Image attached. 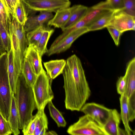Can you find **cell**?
Wrapping results in <instances>:
<instances>
[{"label":"cell","instance_id":"1","mask_svg":"<svg viewBox=\"0 0 135 135\" xmlns=\"http://www.w3.org/2000/svg\"><path fill=\"white\" fill-rule=\"evenodd\" d=\"M63 76L66 109L80 111L91 95V90L86 80L80 59L75 54L66 60Z\"/></svg>","mask_w":135,"mask_h":135},{"label":"cell","instance_id":"2","mask_svg":"<svg viewBox=\"0 0 135 135\" xmlns=\"http://www.w3.org/2000/svg\"><path fill=\"white\" fill-rule=\"evenodd\" d=\"M19 117V129H23L32 118L37 109L32 87L26 81L21 73L19 75L14 94Z\"/></svg>","mask_w":135,"mask_h":135},{"label":"cell","instance_id":"3","mask_svg":"<svg viewBox=\"0 0 135 135\" xmlns=\"http://www.w3.org/2000/svg\"><path fill=\"white\" fill-rule=\"evenodd\" d=\"M12 92L8 72V54L0 55V111L8 120L11 105Z\"/></svg>","mask_w":135,"mask_h":135},{"label":"cell","instance_id":"4","mask_svg":"<svg viewBox=\"0 0 135 135\" xmlns=\"http://www.w3.org/2000/svg\"><path fill=\"white\" fill-rule=\"evenodd\" d=\"M52 80L44 69L37 76L32 88L38 110L44 109L54 98L51 88Z\"/></svg>","mask_w":135,"mask_h":135},{"label":"cell","instance_id":"5","mask_svg":"<svg viewBox=\"0 0 135 135\" xmlns=\"http://www.w3.org/2000/svg\"><path fill=\"white\" fill-rule=\"evenodd\" d=\"M67 132L72 135H107L103 127L85 114L70 125Z\"/></svg>","mask_w":135,"mask_h":135},{"label":"cell","instance_id":"6","mask_svg":"<svg viewBox=\"0 0 135 135\" xmlns=\"http://www.w3.org/2000/svg\"><path fill=\"white\" fill-rule=\"evenodd\" d=\"M26 9L32 11H47L56 12L61 9L69 7V0H21Z\"/></svg>","mask_w":135,"mask_h":135},{"label":"cell","instance_id":"7","mask_svg":"<svg viewBox=\"0 0 135 135\" xmlns=\"http://www.w3.org/2000/svg\"><path fill=\"white\" fill-rule=\"evenodd\" d=\"M111 109L94 102L85 103L80 110L103 127L109 116Z\"/></svg>","mask_w":135,"mask_h":135},{"label":"cell","instance_id":"8","mask_svg":"<svg viewBox=\"0 0 135 135\" xmlns=\"http://www.w3.org/2000/svg\"><path fill=\"white\" fill-rule=\"evenodd\" d=\"M108 26L115 28L122 33L127 31H134L135 17L122 10L114 11Z\"/></svg>","mask_w":135,"mask_h":135},{"label":"cell","instance_id":"9","mask_svg":"<svg viewBox=\"0 0 135 135\" xmlns=\"http://www.w3.org/2000/svg\"><path fill=\"white\" fill-rule=\"evenodd\" d=\"M87 27L74 31L61 40L54 46H50L46 53L48 56L64 52L71 46L73 43L80 36L88 32Z\"/></svg>","mask_w":135,"mask_h":135},{"label":"cell","instance_id":"10","mask_svg":"<svg viewBox=\"0 0 135 135\" xmlns=\"http://www.w3.org/2000/svg\"><path fill=\"white\" fill-rule=\"evenodd\" d=\"M120 114L115 109H111L109 118L103 127L107 135H127L124 129L119 127Z\"/></svg>","mask_w":135,"mask_h":135},{"label":"cell","instance_id":"11","mask_svg":"<svg viewBox=\"0 0 135 135\" xmlns=\"http://www.w3.org/2000/svg\"><path fill=\"white\" fill-rule=\"evenodd\" d=\"M53 17L52 12L42 11L37 15L28 16L27 20L24 25L26 32L33 30L44 25Z\"/></svg>","mask_w":135,"mask_h":135},{"label":"cell","instance_id":"12","mask_svg":"<svg viewBox=\"0 0 135 135\" xmlns=\"http://www.w3.org/2000/svg\"><path fill=\"white\" fill-rule=\"evenodd\" d=\"M13 30L18 40L19 46L23 56L24 55L28 46L24 26L20 23L14 16H12L11 20L8 22Z\"/></svg>","mask_w":135,"mask_h":135},{"label":"cell","instance_id":"13","mask_svg":"<svg viewBox=\"0 0 135 135\" xmlns=\"http://www.w3.org/2000/svg\"><path fill=\"white\" fill-rule=\"evenodd\" d=\"M124 77L126 83L125 93L127 98L135 93V57L127 63Z\"/></svg>","mask_w":135,"mask_h":135},{"label":"cell","instance_id":"14","mask_svg":"<svg viewBox=\"0 0 135 135\" xmlns=\"http://www.w3.org/2000/svg\"><path fill=\"white\" fill-rule=\"evenodd\" d=\"M8 27L13 53L15 66L16 72L19 75L21 73L24 57L22 54L18 40L13 30L9 25Z\"/></svg>","mask_w":135,"mask_h":135},{"label":"cell","instance_id":"15","mask_svg":"<svg viewBox=\"0 0 135 135\" xmlns=\"http://www.w3.org/2000/svg\"><path fill=\"white\" fill-rule=\"evenodd\" d=\"M24 58L28 60L37 76L44 69L41 58L37 51L32 45H29L24 55Z\"/></svg>","mask_w":135,"mask_h":135},{"label":"cell","instance_id":"16","mask_svg":"<svg viewBox=\"0 0 135 135\" xmlns=\"http://www.w3.org/2000/svg\"><path fill=\"white\" fill-rule=\"evenodd\" d=\"M73 8L74 6L57 10L55 15L47 22V25L61 28L69 20Z\"/></svg>","mask_w":135,"mask_h":135},{"label":"cell","instance_id":"17","mask_svg":"<svg viewBox=\"0 0 135 135\" xmlns=\"http://www.w3.org/2000/svg\"><path fill=\"white\" fill-rule=\"evenodd\" d=\"M66 61L64 59L52 60L44 62L47 75L53 79L62 73L66 65Z\"/></svg>","mask_w":135,"mask_h":135},{"label":"cell","instance_id":"18","mask_svg":"<svg viewBox=\"0 0 135 135\" xmlns=\"http://www.w3.org/2000/svg\"><path fill=\"white\" fill-rule=\"evenodd\" d=\"M8 121L9 123L12 134L18 135L20 133L19 128V117L14 94H12L10 113Z\"/></svg>","mask_w":135,"mask_h":135},{"label":"cell","instance_id":"19","mask_svg":"<svg viewBox=\"0 0 135 135\" xmlns=\"http://www.w3.org/2000/svg\"><path fill=\"white\" fill-rule=\"evenodd\" d=\"M88 8L83 5H74V8L67 21L61 28L62 31L72 26L80 21L86 13Z\"/></svg>","mask_w":135,"mask_h":135},{"label":"cell","instance_id":"20","mask_svg":"<svg viewBox=\"0 0 135 135\" xmlns=\"http://www.w3.org/2000/svg\"><path fill=\"white\" fill-rule=\"evenodd\" d=\"M114 11L109 10L97 18L87 27L89 32L101 30L108 26Z\"/></svg>","mask_w":135,"mask_h":135},{"label":"cell","instance_id":"21","mask_svg":"<svg viewBox=\"0 0 135 135\" xmlns=\"http://www.w3.org/2000/svg\"><path fill=\"white\" fill-rule=\"evenodd\" d=\"M8 54V72L9 80L12 93H15L18 78L19 75L17 73L15 66L13 50L7 52Z\"/></svg>","mask_w":135,"mask_h":135},{"label":"cell","instance_id":"22","mask_svg":"<svg viewBox=\"0 0 135 135\" xmlns=\"http://www.w3.org/2000/svg\"><path fill=\"white\" fill-rule=\"evenodd\" d=\"M120 105L121 119L124 125V130L127 135H132L134 133L129 124L128 110L127 104V97L126 93L120 95L119 98Z\"/></svg>","mask_w":135,"mask_h":135},{"label":"cell","instance_id":"23","mask_svg":"<svg viewBox=\"0 0 135 135\" xmlns=\"http://www.w3.org/2000/svg\"><path fill=\"white\" fill-rule=\"evenodd\" d=\"M54 32L53 29L46 27L39 41L35 45L33 46L37 51L41 58L47 52V45L48 41Z\"/></svg>","mask_w":135,"mask_h":135},{"label":"cell","instance_id":"24","mask_svg":"<svg viewBox=\"0 0 135 135\" xmlns=\"http://www.w3.org/2000/svg\"><path fill=\"white\" fill-rule=\"evenodd\" d=\"M21 73L27 83L32 87L37 77L30 63L27 59L24 58Z\"/></svg>","mask_w":135,"mask_h":135},{"label":"cell","instance_id":"25","mask_svg":"<svg viewBox=\"0 0 135 135\" xmlns=\"http://www.w3.org/2000/svg\"><path fill=\"white\" fill-rule=\"evenodd\" d=\"M48 104L50 115L56 123L58 127H65L66 122L61 113L55 106L52 100L49 101Z\"/></svg>","mask_w":135,"mask_h":135},{"label":"cell","instance_id":"26","mask_svg":"<svg viewBox=\"0 0 135 135\" xmlns=\"http://www.w3.org/2000/svg\"><path fill=\"white\" fill-rule=\"evenodd\" d=\"M46 28L44 25L27 32L26 37L28 45L34 46L35 45L39 40Z\"/></svg>","mask_w":135,"mask_h":135},{"label":"cell","instance_id":"27","mask_svg":"<svg viewBox=\"0 0 135 135\" xmlns=\"http://www.w3.org/2000/svg\"><path fill=\"white\" fill-rule=\"evenodd\" d=\"M5 0H0V22L7 29L8 22L12 18Z\"/></svg>","mask_w":135,"mask_h":135},{"label":"cell","instance_id":"28","mask_svg":"<svg viewBox=\"0 0 135 135\" xmlns=\"http://www.w3.org/2000/svg\"><path fill=\"white\" fill-rule=\"evenodd\" d=\"M13 16L20 23L24 26L27 20V15L25 6L21 0H20L17 5Z\"/></svg>","mask_w":135,"mask_h":135},{"label":"cell","instance_id":"29","mask_svg":"<svg viewBox=\"0 0 135 135\" xmlns=\"http://www.w3.org/2000/svg\"><path fill=\"white\" fill-rule=\"evenodd\" d=\"M41 110L40 114L37 120L35 128L33 135H39L44 128L48 129V122L47 117L44 112V109Z\"/></svg>","mask_w":135,"mask_h":135},{"label":"cell","instance_id":"30","mask_svg":"<svg viewBox=\"0 0 135 135\" xmlns=\"http://www.w3.org/2000/svg\"><path fill=\"white\" fill-rule=\"evenodd\" d=\"M40 110H38L37 113L34 115L26 127L22 129V132L24 135H33L37 120L40 114Z\"/></svg>","mask_w":135,"mask_h":135},{"label":"cell","instance_id":"31","mask_svg":"<svg viewBox=\"0 0 135 135\" xmlns=\"http://www.w3.org/2000/svg\"><path fill=\"white\" fill-rule=\"evenodd\" d=\"M129 122H132L135 118V93L127 98Z\"/></svg>","mask_w":135,"mask_h":135},{"label":"cell","instance_id":"32","mask_svg":"<svg viewBox=\"0 0 135 135\" xmlns=\"http://www.w3.org/2000/svg\"><path fill=\"white\" fill-rule=\"evenodd\" d=\"M12 134L8 120L0 111V135H9Z\"/></svg>","mask_w":135,"mask_h":135},{"label":"cell","instance_id":"33","mask_svg":"<svg viewBox=\"0 0 135 135\" xmlns=\"http://www.w3.org/2000/svg\"><path fill=\"white\" fill-rule=\"evenodd\" d=\"M124 8L122 10L135 17V0H123Z\"/></svg>","mask_w":135,"mask_h":135},{"label":"cell","instance_id":"34","mask_svg":"<svg viewBox=\"0 0 135 135\" xmlns=\"http://www.w3.org/2000/svg\"><path fill=\"white\" fill-rule=\"evenodd\" d=\"M105 1L109 8L112 10H122L123 9V0H106Z\"/></svg>","mask_w":135,"mask_h":135},{"label":"cell","instance_id":"35","mask_svg":"<svg viewBox=\"0 0 135 135\" xmlns=\"http://www.w3.org/2000/svg\"><path fill=\"white\" fill-rule=\"evenodd\" d=\"M114 43L117 46H118L119 44L120 36L122 33L119 30L112 27L108 26L106 27Z\"/></svg>","mask_w":135,"mask_h":135},{"label":"cell","instance_id":"36","mask_svg":"<svg viewBox=\"0 0 135 135\" xmlns=\"http://www.w3.org/2000/svg\"><path fill=\"white\" fill-rule=\"evenodd\" d=\"M116 87L117 92L120 95L125 93L126 83L124 76L119 78L116 83Z\"/></svg>","mask_w":135,"mask_h":135},{"label":"cell","instance_id":"37","mask_svg":"<svg viewBox=\"0 0 135 135\" xmlns=\"http://www.w3.org/2000/svg\"><path fill=\"white\" fill-rule=\"evenodd\" d=\"M9 11L11 15L13 16H14L15 9L14 8L12 0H5Z\"/></svg>","mask_w":135,"mask_h":135},{"label":"cell","instance_id":"38","mask_svg":"<svg viewBox=\"0 0 135 135\" xmlns=\"http://www.w3.org/2000/svg\"><path fill=\"white\" fill-rule=\"evenodd\" d=\"M57 134L55 131H50L46 132L45 135H56Z\"/></svg>","mask_w":135,"mask_h":135},{"label":"cell","instance_id":"39","mask_svg":"<svg viewBox=\"0 0 135 135\" xmlns=\"http://www.w3.org/2000/svg\"><path fill=\"white\" fill-rule=\"evenodd\" d=\"M13 4L15 9L16 8L17 4L19 2L20 0H12Z\"/></svg>","mask_w":135,"mask_h":135},{"label":"cell","instance_id":"40","mask_svg":"<svg viewBox=\"0 0 135 135\" xmlns=\"http://www.w3.org/2000/svg\"><path fill=\"white\" fill-rule=\"evenodd\" d=\"M47 129L45 128H43L41 131L39 135H45Z\"/></svg>","mask_w":135,"mask_h":135}]
</instances>
